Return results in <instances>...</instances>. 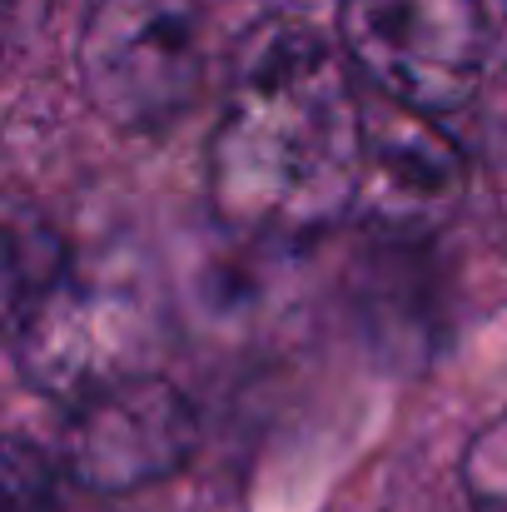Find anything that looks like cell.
<instances>
[{"label":"cell","mask_w":507,"mask_h":512,"mask_svg":"<svg viewBox=\"0 0 507 512\" xmlns=\"http://www.w3.org/2000/svg\"><path fill=\"white\" fill-rule=\"evenodd\" d=\"M0 512H60V468L25 438H0Z\"/></svg>","instance_id":"cell-8"},{"label":"cell","mask_w":507,"mask_h":512,"mask_svg":"<svg viewBox=\"0 0 507 512\" xmlns=\"http://www.w3.org/2000/svg\"><path fill=\"white\" fill-rule=\"evenodd\" d=\"M363 100L343 45L299 15L249 30L209 140V204L224 229L304 244L353 214Z\"/></svg>","instance_id":"cell-1"},{"label":"cell","mask_w":507,"mask_h":512,"mask_svg":"<svg viewBox=\"0 0 507 512\" xmlns=\"http://www.w3.org/2000/svg\"><path fill=\"white\" fill-rule=\"evenodd\" d=\"M463 184L468 160L438 130V115H423L388 95L363 105L358 184L348 219H363L383 234H423L458 209Z\"/></svg>","instance_id":"cell-6"},{"label":"cell","mask_w":507,"mask_h":512,"mask_svg":"<svg viewBox=\"0 0 507 512\" xmlns=\"http://www.w3.org/2000/svg\"><path fill=\"white\" fill-rule=\"evenodd\" d=\"M45 15L50 0H0V75L30 55V45L45 30Z\"/></svg>","instance_id":"cell-10"},{"label":"cell","mask_w":507,"mask_h":512,"mask_svg":"<svg viewBox=\"0 0 507 512\" xmlns=\"http://www.w3.org/2000/svg\"><path fill=\"white\" fill-rule=\"evenodd\" d=\"M338 45L378 95L448 115L483 85L488 10L483 0H338Z\"/></svg>","instance_id":"cell-3"},{"label":"cell","mask_w":507,"mask_h":512,"mask_svg":"<svg viewBox=\"0 0 507 512\" xmlns=\"http://www.w3.org/2000/svg\"><path fill=\"white\" fill-rule=\"evenodd\" d=\"M458 478L473 512H507V413L473 433Z\"/></svg>","instance_id":"cell-9"},{"label":"cell","mask_w":507,"mask_h":512,"mask_svg":"<svg viewBox=\"0 0 507 512\" xmlns=\"http://www.w3.org/2000/svg\"><path fill=\"white\" fill-rule=\"evenodd\" d=\"M194 443V403L160 373H130L70 403V418L60 428V468L80 488L120 498L179 473Z\"/></svg>","instance_id":"cell-4"},{"label":"cell","mask_w":507,"mask_h":512,"mask_svg":"<svg viewBox=\"0 0 507 512\" xmlns=\"http://www.w3.org/2000/svg\"><path fill=\"white\" fill-rule=\"evenodd\" d=\"M90 110L125 135H160L204 85V20L194 0H95L75 50Z\"/></svg>","instance_id":"cell-2"},{"label":"cell","mask_w":507,"mask_h":512,"mask_svg":"<svg viewBox=\"0 0 507 512\" xmlns=\"http://www.w3.org/2000/svg\"><path fill=\"white\" fill-rule=\"evenodd\" d=\"M145 353L150 309L110 279H80L75 264L15 334V363L25 383L45 398H60L65 408L105 383L145 373Z\"/></svg>","instance_id":"cell-5"},{"label":"cell","mask_w":507,"mask_h":512,"mask_svg":"<svg viewBox=\"0 0 507 512\" xmlns=\"http://www.w3.org/2000/svg\"><path fill=\"white\" fill-rule=\"evenodd\" d=\"M70 274L65 234L20 194H0V339L30 324V314Z\"/></svg>","instance_id":"cell-7"}]
</instances>
